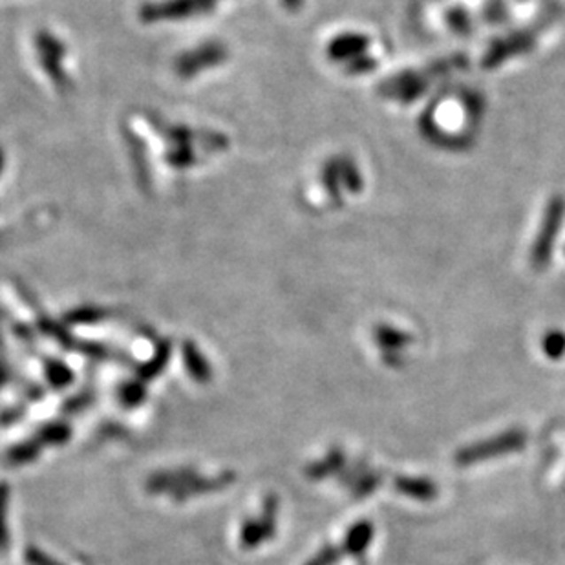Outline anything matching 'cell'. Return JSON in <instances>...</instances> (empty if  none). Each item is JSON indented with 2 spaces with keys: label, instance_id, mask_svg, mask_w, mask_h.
<instances>
[{
  "label": "cell",
  "instance_id": "cell-1",
  "mask_svg": "<svg viewBox=\"0 0 565 565\" xmlns=\"http://www.w3.org/2000/svg\"><path fill=\"white\" fill-rule=\"evenodd\" d=\"M565 216V200L561 196H553L540 223L538 235H536L530 249V262L536 269H546L553 259V251L558 242L561 225Z\"/></svg>",
  "mask_w": 565,
  "mask_h": 565
},
{
  "label": "cell",
  "instance_id": "cell-2",
  "mask_svg": "<svg viewBox=\"0 0 565 565\" xmlns=\"http://www.w3.org/2000/svg\"><path fill=\"white\" fill-rule=\"evenodd\" d=\"M370 39L360 34H343L335 37L329 46H328V55L331 61L338 63H348L353 72L357 70H366L374 66L368 58H366V51H368Z\"/></svg>",
  "mask_w": 565,
  "mask_h": 565
},
{
  "label": "cell",
  "instance_id": "cell-3",
  "mask_svg": "<svg viewBox=\"0 0 565 565\" xmlns=\"http://www.w3.org/2000/svg\"><path fill=\"white\" fill-rule=\"evenodd\" d=\"M214 4V0H168V3L147 8L143 19L147 20H178L192 15H200Z\"/></svg>",
  "mask_w": 565,
  "mask_h": 565
},
{
  "label": "cell",
  "instance_id": "cell-4",
  "mask_svg": "<svg viewBox=\"0 0 565 565\" xmlns=\"http://www.w3.org/2000/svg\"><path fill=\"white\" fill-rule=\"evenodd\" d=\"M225 55L228 53H225V50L220 44H207V46H202L194 51L185 53L182 59H178L176 68H178V74L182 77L189 79V77H194L196 74H200L205 68L220 65L225 59Z\"/></svg>",
  "mask_w": 565,
  "mask_h": 565
},
{
  "label": "cell",
  "instance_id": "cell-5",
  "mask_svg": "<svg viewBox=\"0 0 565 565\" xmlns=\"http://www.w3.org/2000/svg\"><path fill=\"white\" fill-rule=\"evenodd\" d=\"M530 44H532V39L525 34H518V35H513L505 41L496 43L487 53V66H496V65L503 63L505 59L511 58V55L525 51Z\"/></svg>",
  "mask_w": 565,
  "mask_h": 565
},
{
  "label": "cell",
  "instance_id": "cell-6",
  "mask_svg": "<svg viewBox=\"0 0 565 565\" xmlns=\"http://www.w3.org/2000/svg\"><path fill=\"white\" fill-rule=\"evenodd\" d=\"M284 4L288 10H298L302 6V0H284Z\"/></svg>",
  "mask_w": 565,
  "mask_h": 565
},
{
  "label": "cell",
  "instance_id": "cell-7",
  "mask_svg": "<svg viewBox=\"0 0 565 565\" xmlns=\"http://www.w3.org/2000/svg\"><path fill=\"white\" fill-rule=\"evenodd\" d=\"M3 166H4V154L3 151H0V171H3Z\"/></svg>",
  "mask_w": 565,
  "mask_h": 565
}]
</instances>
